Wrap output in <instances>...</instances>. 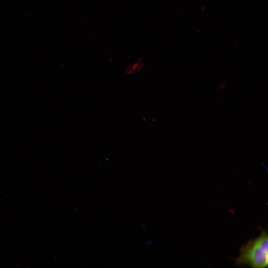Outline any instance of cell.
Wrapping results in <instances>:
<instances>
[{"instance_id":"cell-1","label":"cell","mask_w":268,"mask_h":268,"mask_svg":"<svg viewBox=\"0 0 268 268\" xmlns=\"http://www.w3.org/2000/svg\"><path fill=\"white\" fill-rule=\"evenodd\" d=\"M268 239L266 230L260 236L249 240L240 249L236 259V265H248L253 268H264L268 265Z\"/></svg>"},{"instance_id":"cell-2","label":"cell","mask_w":268,"mask_h":268,"mask_svg":"<svg viewBox=\"0 0 268 268\" xmlns=\"http://www.w3.org/2000/svg\"><path fill=\"white\" fill-rule=\"evenodd\" d=\"M144 67V64L141 58L128 66L123 72L126 76L131 75L140 72Z\"/></svg>"}]
</instances>
